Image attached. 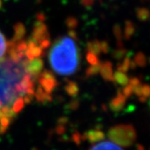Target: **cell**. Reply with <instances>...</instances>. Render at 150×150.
Returning a JSON list of instances; mask_svg holds the SVG:
<instances>
[{
    "label": "cell",
    "mask_w": 150,
    "mask_h": 150,
    "mask_svg": "<svg viewBox=\"0 0 150 150\" xmlns=\"http://www.w3.org/2000/svg\"><path fill=\"white\" fill-rule=\"evenodd\" d=\"M20 24L12 38L9 53L0 60V132L10 125L34 97H49L55 84L53 74L43 69V56L49 45L46 25L38 23L25 38Z\"/></svg>",
    "instance_id": "6da1fadb"
},
{
    "label": "cell",
    "mask_w": 150,
    "mask_h": 150,
    "mask_svg": "<svg viewBox=\"0 0 150 150\" xmlns=\"http://www.w3.org/2000/svg\"><path fill=\"white\" fill-rule=\"evenodd\" d=\"M48 63L53 72L61 77H72L80 69L81 48L74 31L58 37L48 45Z\"/></svg>",
    "instance_id": "7a4b0ae2"
},
{
    "label": "cell",
    "mask_w": 150,
    "mask_h": 150,
    "mask_svg": "<svg viewBox=\"0 0 150 150\" xmlns=\"http://www.w3.org/2000/svg\"><path fill=\"white\" fill-rule=\"evenodd\" d=\"M89 150H123L119 145L115 144L113 141L110 140H101L99 142H97Z\"/></svg>",
    "instance_id": "3957f363"
},
{
    "label": "cell",
    "mask_w": 150,
    "mask_h": 150,
    "mask_svg": "<svg viewBox=\"0 0 150 150\" xmlns=\"http://www.w3.org/2000/svg\"><path fill=\"white\" fill-rule=\"evenodd\" d=\"M12 46V39L8 40L5 34L0 30V60L4 59L9 53Z\"/></svg>",
    "instance_id": "277c9868"
},
{
    "label": "cell",
    "mask_w": 150,
    "mask_h": 150,
    "mask_svg": "<svg viewBox=\"0 0 150 150\" xmlns=\"http://www.w3.org/2000/svg\"><path fill=\"white\" fill-rule=\"evenodd\" d=\"M137 14H138L139 18L142 21H145V20L149 19L150 17L149 11L146 9V8H140V9H139L138 12H137Z\"/></svg>",
    "instance_id": "5b68a950"
}]
</instances>
